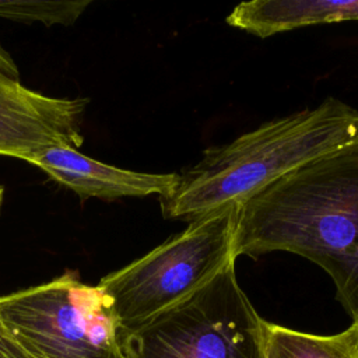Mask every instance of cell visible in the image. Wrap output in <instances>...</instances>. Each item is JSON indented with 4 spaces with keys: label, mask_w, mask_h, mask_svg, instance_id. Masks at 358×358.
<instances>
[{
    "label": "cell",
    "mask_w": 358,
    "mask_h": 358,
    "mask_svg": "<svg viewBox=\"0 0 358 358\" xmlns=\"http://www.w3.org/2000/svg\"><path fill=\"white\" fill-rule=\"evenodd\" d=\"M275 250L323 268L358 322V144L299 168L238 207L235 257Z\"/></svg>",
    "instance_id": "cell-1"
},
{
    "label": "cell",
    "mask_w": 358,
    "mask_h": 358,
    "mask_svg": "<svg viewBox=\"0 0 358 358\" xmlns=\"http://www.w3.org/2000/svg\"><path fill=\"white\" fill-rule=\"evenodd\" d=\"M358 144V110L336 98L213 145L178 173L161 213L187 222L239 207L299 168Z\"/></svg>",
    "instance_id": "cell-2"
},
{
    "label": "cell",
    "mask_w": 358,
    "mask_h": 358,
    "mask_svg": "<svg viewBox=\"0 0 358 358\" xmlns=\"http://www.w3.org/2000/svg\"><path fill=\"white\" fill-rule=\"evenodd\" d=\"M238 207L189 222L151 252L105 275L120 331L129 333L182 302L235 263L234 236Z\"/></svg>",
    "instance_id": "cell-3"
},
{
    "label": "cell",
    "mask_w": 358,
    "mask_h": 358,
    "mask_svg": "<svg viewBox=\"0 0 358 358\" xmlns=\"http://www.w3.org/2000/svg\"><path fill=\"white\" fill-rule=\"evenodd\" d=\"M266 327L235 263L182 302L122 333L123 358H264Z\"/></svg>",
    "instance_id": "cell-4"
},
{
    "label": "cell",
    "mask_w": 358,
    "mask_h": 358,
    "mask_svg": "<svg viewBox=\"0 0 358 358\" xmlns=\"http://www.w3.org/2000/svg\"><path fill=\"white\" fill-rule=\"evenodd\" d=\"M0 319L27 358H123L108 295L74 271L1 295Z\"/></svg>",
    "instance_id": "cell-5"
},
{
    "label": "cell",
    "mask_w": 358,
    "mask_h": 358,
    "mask_svg": "<svg viewBox=\"0 0 358 358\" xmlns=\"http://www.w3.org/2000/svg\"><path fill=\"white\" fill-rule=\"evenodd\" d=\"M88 99L55 98L25 87L0 45V155L24 159L53 145L77 148Z\"/></svg>",
    "instance_id": "cell-6"
},
{
    "label": "cell",
    "mask_w": 358,
    "mask_h": 358,
    "mask_svg": "<svg viewBox=\"0 0 358 358\" xmlns=\"http://www.w3.org/2000/svg\"><path fill=\"white\" fill-rule=\"evenodd\" d=\"M24 161L38 166L52 180L69 187L81 199L116 200L148 194L161 197L178 179V173L136 172L103 164L69 145L38 150L27 155Z\"/></svg>",
    "instance_id": "cell-7"
},
{
    "label": "cell",
    "mask_w": 358,
    "mask_h": 358,
    "mask_svg": "<svg viewBox=\"0 0 358 358\" xmlns=\"http://www.w3.org/2000/svg\"><path fill=\"white\" fill-rule=\"evenodd\" d=\"M358 21V0H252L238 4L227 24L260 38L317 24Z\"/></svg>",
    "instance_id": "cell-8"
},
{
    "label": "cell",
    "mask_w": 358,
    "mask_h": 358,
    "mask_svg": "<svg viewBox=\"0 0 358 358\" xmlns=\"http://www.w3.org/2000/svg\"><path fill=\"white\" fill-rule=\"evenodd\" d=\"M264 358H358L357 324L333 336H317L267 322Z\"/></svg>",
    "instance_id": "cell-9"
},
{
    "label": "cell",
    "mask_w": 358,
    "mask_h": 358,
    "mask_svg": "<svg viewBox=\"0 0 358 358\" xmlns=\"http://www.w3.org/2000/svg\"><path fill=\"white\" fill-rule=\"evenodd\" d=\"M91 0H0V18L46 27L73 25Z\"/></svg>",
    "instance_id": "cell-10"
},
{
    "label": "cell",
    "mask_w": 358,
    "mask_h": 358,
    "mask_svg": "<svg viewBox=\"0 0 358 358\" xmlns=\"http://www.w3.org/2000/svg\"><path fill=\"white\" fill-rule=\"evenodd\" d=\"M0 358H27L7 333L0 319Z\"/></svg>",
    "instance_id": "cell-11"
},
{
    "label": "cell",
    "mask_w": 358,
    "mask_h": 358,
    "mask_svg": "<svg viewBox=\"0 0 358 358\" xmlns=\"http://www.w3.org/2000/svg\"><path fill=\"white\" fill-rule=\"evenodd\" d=\"M3 199H4V187L0 185V210H1V204H3Z\"/></svg>",
    "instance_id": "cell-12"
},
{
    "label": "cell",
    "mask_w": 358,
    "mask_h": 358,
    "mask_svg": "<svg viewBox=\"0 0 358 358\" xmlns=\"http://www.w3.org/2000/svg\"><path fill=\"white\" fill-rule=\"evenodd\" d=\"M355 324H357V351H358V322Z\"/></svg>",
    "instance_id": "cell-13"
}]
</instances>
